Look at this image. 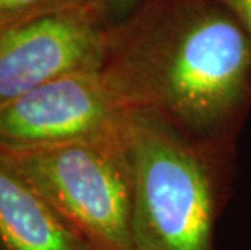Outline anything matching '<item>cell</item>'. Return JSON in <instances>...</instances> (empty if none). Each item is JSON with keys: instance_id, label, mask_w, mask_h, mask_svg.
Instances as JSON below:
<instances>
[{"instance_id": "1", "label": "cell", "mask_w": 251, "mask_h": 250, "mask_svg": "<svg viewBox=\"0 0 251 250\" xmlns=\"http://www.w3.org/2000/svg\"><path fill=\"white\" fill-rule=\"evenodd\" d=\"M104 73L130 111L211 135L251 88V39L216 0H164L110 33Z\"/></svg>"}, {"instance_id": "2", "label": "cell", "mask_w": 251, "mask_h": 250, "mask_svg": "<svg viewBox=\"0 0 251 250\" xmlns=\"http://www.w3.org/2000/svg\"><path fill=\"white\" fill-rule=\"evenodd\" d=\"M124 138L131 169L133 250H212L214 192L196 148L146 111L128 112Z\"/></svg>"}, {"instance_id": "3", "label": "cell", "mask_w": 251, "mask_h": 250, "mask_svg": "<svg viewBox=\"0 0 251 250\" xmlns=\"http://www.w3.org/2000/svg\"><path fill=\"white\" fill-rule=\"evenodd\" d=\"M0 153L96 250H133L131 169L124 134Z\"/></svg>"}, {"instance_id": "4", "label": "cell", "mask_w": 251, "mask_h": 250, "mask_svg": "<svg viewBox=\"0 0 251 250\" xmlns=\"http://www.w3.org/2000/svg\"><path fill=\"white\" fill-rule=\"evenodd\" d=\"M128 112L102 68L63 75L0 108V150L114 140Z\"/></svg>"}, {"instance_id": "5", "label": "cell", "mask_w": 251, "mask_h": 250, "mask_svg": "<svg viewBox=\"0 0 251 250\" xmlns=\"http://www.w3.org/2000/svg\"><path fill=\"white\" fill-rule=\"evenodd\" d=\"M109 44V31L81 10L0 28V108L55 78L104 68Z\"/></svg>"}, {"instance_id": "6", "label": "cell", "mask_w": 251, "mask_h": 250, "mask_svg": "<svg viewBox=\"0 0 251 250\" xmlns=\"http://www.w3.org/2000/svg\"><path fill=\"white\" fill-rule=\"evenodd\" d=\"M3 250H96L0 153Z\"/></svg>"}, {"instance_id": "7", "label": "cell", "mask_w": 251, "mask_h": 250, "mask_svg": "<svg viewBox=\"0 0 251 250\" xmlns=\"http://www.w3.org/2000/svg\"><path fill=\"white\" fill-rule=\"evenodd\" d=\"M67 10H81V0H0V28Z\"/></svg>"}, {"instance_id": "8", "label": "cell", "mask_w": 251, "mask_h": 250, "mask_svg": "<svg viewBox=\"0 0 251 250\" xmlns=\"http://www.w3.org/2000/svg\"><path fill=\"white\" fill-rule=\"evenodd\" d=\"M146 3L148 0H81V10L112 33L135 17Z\"/></svg>"}, {"instance_id": "9", "label": "cell", "mask_w": 251, "mask_h": 250, "mask_svg": "<svg viewBox=\"0 0 251 250\" xmlns=\"http://www.w3.org/2000/svg\"><path fill=\"white\" fill-rule=\"evenodd\" d=\"M227 10L251 39V0H216Z\"/></svg>"}, {"instance_id": "10", "label": "cell", "mask_w": 251, "mask_h": 250, "mask_svg": "<svg viewBox=\"0 0 251 250\" xmlns=\"http://www.w3.org/2000/svg\"><path fill=\"white\" fill-rule=\"evenodd\" d=\"M0 250H3V249H2V244H0Z\"/></svg>"}]
</instances>
